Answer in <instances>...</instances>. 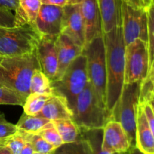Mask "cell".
Returning <instances> with one entry per match:
<instances>
[{
  "instance_id": "8d00e7d4",
  "label": "cell",
  "mask_w": 154,
  "mask_h": 154,
  "mask_svg": "<svg viewBox=\"0 0 154 154\" xmlns=\"http://www.w3.org/2000/svg\"><path fill=\"white\" fill-rule=\"evenodd\" d=\"M147 102H148V103L150 104V107L152 108V109H153V113H154V94H152L151 96H150V98H149Z\"/></svg>"
},
{
  "instance_id": "4fadbf2b",
  "label": "cell",
  "mask_w": 154,
  "mask_h": 154,
  "mask_svg": "<svg viewBox=\"0 0 154 154\" xmlns=\"http://www.w3.org/2000/svg\"><path fill=\"white\" fill-rule=\"evenodd\" d=\"M62 32L69 35L75 43L84 49L85 29L80 4H69L63 7Z\"/></svg>"
},
{
  "instance_id": "30bf717a",
  "label": "cell",
  "mask_w": 154,
  "mask_h": 154,
  "mask_svg": "<svg viewBox=\"0 0 154 154\" xmlns=\"http://www.w3.org/2000/svg\"><path fill=\"white\" fill-rule=\"evenodd\" d=\"M131 150L127 134L119 122L108 120L103 127L102 153H126Z\"/></svg>"
},
{
  "instance_id": "52a82bcc",
  "label": "cell",
  "mask_w": 154,
  "mask_h": 154,
  "mask_svg": "<svg viewBox=\"0 0 154 154\" xmlns=\"http://www.w3.org/2000/svg\"><path fill=\"white\" fill-rule=\"evenodd\" d=\"M88 82L87 59L82 53L71 63L63 76L60 79L51 81V84L54 93L64 96L72 109L78 96Z\"/></svg>"
},
{
  "instance_id": "ffe728a7",
  "label": "cell",
  "mask_w": 154,
  "mask_h": 154,
  "mask_svg": "<svg viewBox=\"0 0 154 154\" xmlns=\"http://www.w3.org/2000/svg\"><path fill=\"white\" fill-rule=\"evenodd\" d=\"M63 144L75 142L80 138V129L72 118L60 119L53 121Z\"/></svg>"
},
{
  "instance_id": "9c48e42d",
  "label": "cell",
  "mask_w": 154,
  "mask_h": 154,
  "mask_svg": "<svg viewBox=\"0 0 154 154\" xmlns=\"http://www.w3.org/2000/svg\"><path fill=\"white\" fill-rule=\"evenodd\" d=\"M149 74L148 46L146 42L137 39L126 46L125 84L143 81Z\"/></svg>"
},
{
  "instance_id": "836d02e7",
  "label": "cell",
  "mask_w": 154,
  "mask_h": 154,
  "mask_svg": "<svg viewBox=\"0 0 154 154\" xmlns=\"http://www.w3.org/2000/svg\"><path fill=\"white\" fill-rule=\"evenodd\" d=\"M34 149H33L32 145L29 141L25 143L24 146L23 147L22 150H21L20 154H34Z\"/></svg>"
},
{
  "instance_id": "7c38bea8",
  "label": "cell",
  "mask_w": 154,
  "mask_h": 154,
  "mask_svg": "<svg viewBox=\"0 0 154 154\" xmlns=\"http://www.w3.org/2000/svg\"><path fill=\"white\" fill-rule=\"evenodd\" d=\"M63 7L42 4L35 26L41 35L57 36L62 32Z\"/></svg>"
},
{
  "instance_id": "484cf974",
  "label": "cell",
  "mask_w": 154,
  "mask_h": 154,
  "mask_svg": "<svg viewBox=\"0 0 154 154\" xmlns=\"http://www.w3.org/2000/svg\"><path fill=\"white\" fill-rule=\"evenodd\" d=\"M28 141L32 145L35 154H48L54 153L57 148L52 144L48 143L40 135L37 133L28 132Z\"/></svg>"
},
{
  "instance_id": "f35d334b",
  "label": "cell",
  "mask_w": 154,
  "mask_h": 154,
  "mask_svg": "<svg viewBox=\"0 0 154 154\" xmlns=\"http://www.w3.org/2000/svg\"><path fill=\"white\" fill-rule=\"evenodd\" d=\"M82 0H68L69 4H80Z\"/></svg>"
},
{
  "instance_id": "5bb4252c",
  "label": "cell",
  "mask_w": 154,
  "mask_h": 154,
  "mask_svg": "<svg viewBox=\"0 0 154 154\" xmlns=\"http://www.w3.org/2000/svg\"><path fill=\"white\" fill-rule=\"evenodd\" d=\"M80 9L85 29V47L93 38L103 35L102 19L97 0H82Z\"/></svg>"
},
{
  "instance_id": "603a6c76",
  "label": "cell",
  "mask_w": 154,
  "mask_h": 154,
  "mask_svg": "<svg viewBox=\"0 0 154 154\" xmlns=\"http://www.w3.org/2000/svg\"><path fill=\"white\" fill-rule=\"evenodd\" d=\"M51 96V95L30 93L26 98V100L23 105L24 113L29 115L38 114Z\"/></svg>"
},
{
  "instance_id": "ac0fdd59",
  "label": "cell",
  "mask_w": 154,
  "mask_h": 154,
  "mask_svg": "<svg viewBox=\"0 0 154 154\" xmlns=\"http://www.w3.org/2000/svg\"><path fill=\"white\" fill-rule=\"evenodd\" d=\"M37 115L54 121L60 119L72 118L73 113L64 96L54 94L47 101L45 106Z\"/></svg>"
},
{
  "instance_id": "d6a6232c",
  "label": "cell",
  "mask_w": 154,
  "mask_h": 154,
  "mask_svg": "<svg viewBox=\"0 0 154 154\" xmlns=\"http://www.w3.org/2000/svg\"><path fill=\"white\" fill-rule=\"evenodd\" d=\"M41 1L42 4L60 6V7H64L66 5H69L68 0H41Z\"/></svg>"
},
{
  "instance_id": "277c9868",
  "label": "cell",
  "mask_w": 154,
  "mask_h": 154,
  "mask_svg": "<svg viewBox=\"0 0 154 154\" xmlns=\"http://www.w3.org/2000/svg\"><path fill=\"white\" fill-rule=\"evenodd\" d=\"M42 35L29 23L0 26V58L24 55L35 51Z\"/></svg>"
},
{
  "instance_id": "7402d4cb",
  "label": "cell",
  "mask_w": 154,
  "mask_h": 154,
  "mask_svg": "<svg viewBox=\"0 0 154 154\" xmlns=\"http://www.w3.org/2000/svg\"><path fill=\"white\" fill-rule=\"evenodd\" d=\"M51 120L39 115H29L23 113L16 124L18 129L30 133H38Z\"/></svg>"
},
{
  "instance_id": "d6986e66",
  "label": "cell",
  "mask_w": 154,
  "mask_h": 154,
  "mask_svg": "<svg viewBox=\"0 0 154 154\" xmlns=\"http://www.w3.org/2000/svg\"><path fill=\"white\" fill-rule=\"evenodd\" d=\"M41 6V0H19V8L14 13L17 26L25 23L35 26Z\"/></svg>"
},
{
  "instance_id": "cb8c5ba5",
  "label": "cell",
  "mask_w": 154,
  "mask_h": 154,
  "mask_svg": "<svg viewBox=\"0 0 154 154\" xmlns=\"http://www.w3.org/2000/svg\"><path fill=\"white\" fill-rule=\"evenodd\" d=\"M2 140L10 154H20L23 147L28 141V132L17 129L14 133Z\"/></svg>"
},
{
  "instance_id": "5b68a950",
  "label": "cell",
  "mask_w": 154,
  "mask_h": 154,
  "mask_svg": "<svg viewBox=\"0 0 154 154\" xmlns=\"http://www.w3.org/2000/svg\"><path fill=\"white\" fill-rule=\"evenodd\" d=\"M141 81L124 84L121 95L110 114L109 120L119 122L127 134L131 150L136 148V116L140 101Z\"/></svg>"
},
{
  "instance_id": "6da1fadb",
  "label": "cell",
  "mask_w": 154,
  "mask_h": 154,
  "mask_svg": "<svg viewBox=\"0 0 154 154\" xmlns=\"http://www.w3.org/2000/svg\"><path fill=\"white\" fill-rule=\"evenodd\" d=\"M106 57V100L105 106L109 114L121 95L125 78L126 45L121 26L104 33Z\"/></svg>"
},
{
  "instance_id": "e575fe53",
  "label": "cell",
  "mask_w": 154,
  "mask_h": 154,
  "mask_svg": "<svg viewBox=\"0 0 154 154\" xmlns=\"http://www.w3.org/2000/svg\"><path fill=\"white\" fill-rule=\"evenodd\" d=\"M126 2L128 4L134 6L136 8H145L144 5V1L143 0H123Z\"/></svg>"
},
{
  "instance_id": "44dd1931",
  "label": "cell",
  "mask_w": 154,
  "mask_h": 154,
  "mask_svg": "<svg viewBox=\"0 0 154 154\" xmlns=\"http://www.w3.org/2000/svg\"><path fill=\"white\" fill-rule=\"evenodd\" d=\"M30 93L51 96L55 94L51 81L40 69H35L33 72L30 83Z\"/></svg>"
},
{
  "instance_id": "83f0119b",
  "label": "cell",
  "mask_w": 154,
  "mask_h": 154,
  "mask_svg": "<svg viewBox=\"0 0 154 154\" xmlns=\"http://www.w3.org/2000/svg\"><path fill=\"white\" fill-rule=\"evenodd\" d=\"M26 99L17 92L0 86V105L23 106Z\"/></svg>"
},
{
  "instance_id": "3957f363",
  "label": "cell",
  "mask_w": 154,
  "mask_h": 154,
  "mask_svg": "<svg viewBox=\"0 0 154 154\" xmlns=\"http://www.w3.org/2000/svg\"><path fill=\"white\" fill-rule=\"evenodd\" d=\"M72 111V119L80 130L103 129L110 117L107 108L99 102L89 82L78 96Z\"/></svg>"
},
{
  "instance_id": "f1b7e54d",
  "label": "cell",
  "mask_w": 154,
  "mask_h": 154,
  "mask_svg": "<svg viewBox=\"0 0 154 154\" xmlns=\"http://www.w3.org/2000/svg\"><path fill=\"white\" fill-rule=\"evenodd\" d=\"M16 124L10 123L5 119L4 114L0 113V140L7 138L17 131Z\"/></svg>"
},
{
  "instance_id": "8992f818",
  "label": "cell",
  "mask_w": 154,
  "mask_h": 154,
  "mask_svg": "<svg viewBox=\"0 0 154 154\" xmlns=\"http://www.w3.org/2000/svg\"><path fill=\"white\" fill-rule=\"evenodd\" d=\"M87 59L89 83L102 105L106 100V57L103 35L93 38L83 49Z\"/></svg>"
},
{
  "instance_id": "d4e9b609",
  "label": "cell",
  "mask_w": 154,
  "mask_h": 154,
  "mask_svg": "<svg viewBox=\"0 0 154 154\" xmlns=\"http://www.w3.org/2000/svg\"><path fill=\"white\" fill-rule=\"evenodd\" d=\"M147 8L148 17V39L147 46L149 53V72L154 69V2Z\"/></svg>"
},
{
  "instance_id": "4316f807",
  "label": "cell",
  "mask_w": 154,
  "mask_h": 154,
  "mask_svg": "<svg viewBox=\"0 0 154 154\" xmlns=\"http://www.w3.org/2000/svg\"><path fill=\"white\" fill-rule=\"evenodd\" d=\"M37 134L40 135L44 139L54 146L57 149L63 144V140L58 131L56 129L53 121H50L49 123H47Z\"/></svg>"
},
{
  "instance_id": "2e32d148",
  "label": "cell",
  "mask_w": 154,
  "mask_h": 154,
  "mask_svg": "<svg viewBox=\"0 0 154 154\" xmlns=\"http://www.w3.org/2000/svg\"><path fill=\"white\" fill-rule=\"evenodd\" d=\"M136 148L145 154H154V136L149 126L145 113L141 104H138L136 116Z\"/></svg>"
},
{
  "instance_id": "8fae6325",
  "label": "cell",
  "mask_w": 154,
  "mask_h": 154,
  "mask_svg": "<svg viewBox=\"0 0 154 154\" xmlns=\"http://www.w3.org/2000/svg\"><path fill=\"white\" fill-rule=\"evenodd\" d=\"M57 36L42 35L35 49L40 69L51 81L55 79L58 71V57L56 46Z\"/></svg>"
},
{
  "instance_id": "d590c367",
  "label": "cell",
  "mask_w": 154,
  "mask_h": 154,
  "mask_svg": "<svg viewBox=\"0 0 154 154\" xmlns=\"http://www.w3.org/2000/svg\"><path fill=\"white\" fill-rule=\"evenodd\" d=\"M147 78L150 80V82H151L152 87H153V93L154 94V69H152L150 72H149L148 75H147Z\"/></svg>"
},
{
  "instance_id": "1f68e13d",
  "label": "cell",
  "mask_w": 154,
  "mask_h": 154,
  "mask_svg": "<svg viewBox=\"0 0 154 154\" xmlns=\"http://www.w3.org/2000/svg\"><path fill=\"white\" fill-rule=\"evenodd\" d=\"M0 7L14 11L15 13L19 8V0H0Z\"/></svg>"
},
{
  "instance_id": "7a4b0ae2",
  "label": "cell",
  "mask_w": 154,
  "mask_h": 154,
  "mask_svg": "<svg viewBox=\"0 0 154 154\" xmlns=\"http://www.w3.org/2000/svg\"><path fill=\"white\" fill-rule=\"evenodd\" d=\"M40 69L35 51L30 54L0 58V86L26 98L34 71Z\"/></svg>"
},
{
  "instance_id": "ba28073f",
  "label": "cell",
  "mask_w": 154,
  "mask_h": 154,
  "mask_svg": "<svg viewBox=\"0 0 154 154\" xmlns=\"http://www.w3.org/2000/svg\"><path fill=\"white\" fill-rule=\"evenodd\" d=\"M121 29L125 45L137 39H148V17L146 8H136L121 0Z\"/></svg>"
},
{
  "instance_id": "9a60e30c",
  "label": "cell",
  "mask_w": 154,
  "mask_h": 154,
  "mask_svg": "<svg viewBox=\"0 0 154 154\" xmlns=\"http://www.w3.org/2000/svg\"><path fill=\"white\" fill-rule=\"evenodd\" d=\"M56 46L58 57V71L54 81L60 79L71 63L83 53V48L63 32L57 36Z\"/></svg>"
},
{
  "instance_id": "4dcf8cb0",
  "label": "cell",
  "mask_w": 154,
  "mask_h": 154,
  "mask_svg": "<svg viewBox=\"0 0 154 154\" xmlns=\"http://www.w3.org/2000/svg\"><path fill=\"white\" fill-rule=\"evenodd\" d=\"M140 104L142 105V108L144 109V113H145L146 117H147V122H148L149 126H150L154 136V113L153 109H152L148 102H142V103Z\"/></svg>"
},
{
  "instance_id": "74e56055",
  "label": "cell",
  "mask_w": 154,
  "mask_h": 154,
  "mask_svg": "<svg viewBox=\"0 0 154 154\" xmlns=\"http://www.w3.org/2000/svg\"><path fill=\"white\" fill-rule=\"evenodd\" d=\"M144 1V7L147 8L152 2H153L154 0H143Z\"/></svg>"
},
{
  "instance_id": "f546056e",
  "label": "cell",
  "mask_w": 154,
  "mask_h": 154,
  "mask_svg": "<svg viewBox=\"0 0 154 154\" xmlns=\"http://www.w3.org/2000/svg\"><path fill=\"white\" fill-rule=\"evenodd\" d=\"M17 26V19L12 11L0 7V26Z\"/></svg>"
},
{
  "instance_id": "e0dca14e",
  "label": "cell",
  "mask_w": 154,
  "mask_h": 154,
  "mask_svg": "<svg viewBox=\"0 0 154 154\" xmlns=\"http://www.w3.org/2000/svg\"><path fill=\"white\" fill-rule=\"evenodd\" d=\"M97 3L103 34L121 26V0H97Z\"/></svg>"
}]
</instances>
